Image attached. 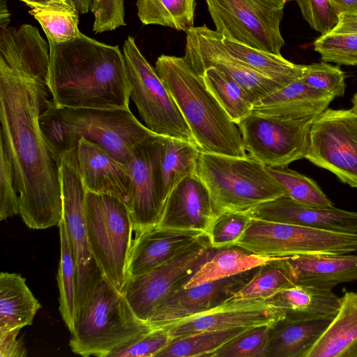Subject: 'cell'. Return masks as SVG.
Returning <instances> with one entry per match:
<instances>
[{"label":"cell","mask_w":357,"mask_h":357,"mask_svg":"<svg viewBox=\"0 0 357 357\" xmlns=\"http://www.w3.org/2000/svg\"><path fill=\"white\" fill-rule=\"evenodd\" d=\"M49 93L41 80L0 63V139L11 163L20 214L35 229L58 225L63 216L59 166L39 124Z\"/></svg>","instance_id":"6da1fadb"},{"label":"cell","mask_w":357,"mask_h":357,"mask_svg":"<svg viewBox=\"0 0 357 357\" xmlns=\"http://www.w3.org/2000/svg\"><path fill=\"white\" fill-rule=\"evenodd\" d=\"M48 40L47 86L54 105L68 109H129L132 91L118 45L82 33L57 43Z\"/></svg>","instance_id":"7a4b0ae2"},{"label":"cell","mask_w":357,"mask_h":357,"mask_svg":"<svg viewBox=\"0 0 357 357\" xmlns=\"http://www.w3.org/2000/svg\"><path fill=\"white\" fill-rule=\"evenodd\" d=\"M39 124L58 165L61 154L77 148L84 138L127 166L136 147L158 135L141 123L130 109L59 108L52 100L41 112Z\"/></svg>","instance_id":"3957f363"},{"label":"cell","mask_w":357,"mask_h":357,"mask_svg":"<svg viewBox=\"0 0 357 357\" xmlns=\"http://www.w3.org/2000/svg\"><path fill=\"white\" fill-rule=\"evenodd\" d=\"M155 70L169 90L202 152L245 157L243 137L207 88L202 75L184 56L160 55Z\"/></svg>","instance_id":"277c9868"},{"label":"cell","mask_w":357,"mask_h":357,"mask_svg":"<svg viewBox=\"0 0 357 357\" xmlns=\"http://www.w3.org/2000/svg\"><path fill=\"white\" fill-rule=\"evenodd\" d=\"M153 329L135 314L123 291L104 275L78 312L69 345L75 354L108 357Z\"/></svg>","instance_id":"5b68a950"},{"label":"cell","mask_w":357,"mask_h":357,"mask_svg":"<svg viewBox=\"0 0 357 357\" xmlns=\"http://www.w3.org/2000/svg\"><path fill=\"white\" fill-rule=\"evenodd\" d=\"M196 174L207 187L218 215L246 213L287 195L267 167L250 155L241 158L201 151Z\"/></svg>","instance_id":"8992f818"},{"label":"cell","mask_w":357,"mask_h":357,"mask_svg":"<svg viewBox=\"0 0 357 357\" xmlns=\"http://www.w3.org/2000/svg\"><path fill=\"white\" fill-rule=\"evenodd\" d=\"M86 233L92 254L103 275L122 291L136 234L129 209L121 199L86 190Z\"/></svg>","instance_id":"52a82bcc"},{"label":"cell","mask_w":357,"mask_h":357,"mask_svg":"<svg viewBox=\"0 0 357 357\" xmlns=\"http://www.w3.org/2000/svg\"><path fill=\"white\" fill-rule=\"evenodd\" d=\"M233 245L268 257L349 254L357 251V234L251 218Z\"/></svg>","instance_id":"ba28073f"},{"label":"cell","mask_w":357,"mask_h":357,"mask_svg":"<svg viewBox=\"0 0 357 357\" xmlns=\"http://www.w3.org/2000/svg\"><path fill=\"white\" fill-rule=\"evenodd\" d=\"M123 54L132 88L130 98L144 126L158 135L195 144L191 130L169 90L131 36L124 42Z\"/></svg>","instance_id":"9c48e42d"},{"label":"cell","mask_w":357,"mask_h":357,"mask_svg":"<svg viewBox=\"0 0 357 357\" xmlns=\"http://www.w3.org/2000/svg\"><path fill=\"white\" fill-rule=\"evenodd\" d=\"M63 216L76 270L77 315L104 276L90 248L85 221L86 189L77 163V148L59 157Z\"/></svg>","instance_id":"30bf717a"},{"label":"cell","mask_w":357,"mask_h":357,"mask_svg":"<svg viewBox=\"0 0 357 357\" xmlns=\"http://www.w3.org/2000/svg\"><path fill=\"white\" fill-rule=\"evenodd\" d=\"M215 31L255 49L281 55L286 0H206Z\"/></svg>","instance_id":"8fae6325"},{"label":"cell","mask_w":357,"mask_h":357,"mask_svg":"<svg viewBox=\"0 0 357 357\" xmlns=\"http://www.w3.org/2000/svg\"><path fill=\"white\" fill-rule=\"evenodd\" d=\"M217 249L208 235L192 244L169 261L136 277L129 278L122 291L135 314L147 321L169 296L184 288L197 271Z\"/></svg>","instance_id":"7c38bea8"},{"label":"cell","mask_w":357,"mask_h":357,"mask_svg":"<svg viewBox=\"0 0 357 357\" xmlns=\"http://www.w3.org/2000/svg\"><path fill=\"white\" fill-rule=\"evenodd\" d=\"M305 158L357 188V112L326 109L313 120Z\"/></svg>","instance_id":"4fadbf2b"},{"label":"cell","mask_w":357,"mask_h":357,"mask_svg":"<svg viewBox=\"0 0 357 357\" xmlns=\"http://www.w3.org/2000/svg\"><path fill=\"white\" fill-rule=\"evenodd\" d=\"M315 117L289 119L252 112L237 126L250 156L267 167H287L305 158Z\"/></svg>","instance_id":"5bb4252c"},{"label":"cell","mask_w":357,"mask_h":357,"mask_svg":"<svg viewBox=\"0 0 357 357\" xmlns=\"http://www.w3.org/2000/svg\"><path fill=\"white\" fill-rule=\"evenodd\" d=\"M206 24L186 32L184 58L198 73L215 68L238 83L254 105L284 85L256 72L225 52Z\"/></svg>","instance_id":"9a60e30c"},{"label":"cell","mask_w":357,"mask_h":357,"mask_svg":"<svg viewBox=\"0 0 357 357\" xmlns=\"http://www.w3.org/2000/svg\"><path fill=\"white\" fill-rule=\"evenodd\" d=\"M285 310L268 298L228 300L218 306L164 326L173 339L200 332L272 326Z\"/></svg>","instance_id":"2e32d148"},{"label":"cell","mask_w":357,"mask_h":357,"mask_svg":"<svg viewBox=\"0 0 357 357\" xmlns=\"http://www.w3.org/2000/svg\"><path fill=\"white\" fill-rule=\"evenodd\" d=\"M260 266L231 277L181 288L165 298L148 322L158 328L214 308L230 300L246 285Z\"/></svg>","instance_id":"e0dca14e"},{"label":"cell","mask_w":357,"mask_h":357,"mask_svg":"<svg viewBox=\"0 0 357 357\" xmlns=\"http://www.w3.org/2000/svg\"><path fill=\"white\" fill-rule=\"evenodd\" d=\"M157 136L137 146L127 165L131 176V190L126 205L136 234L158 225L165 207L158 190L154 173Z\"/></svg>","instance_id":"ac0fdd59"},{"label":"cell","mask_w":357,"mask_h":357,"mask_svg":"<svg viewBox=\"0 0 357 357\" xmlns=\"http://www.w3.org/2000/svg\"><path fill=\"white\" fill-rule=\"evenodd\" d=\"M251 218L319 229L357 234V212L301 204L287 195L263 202L246 212Z\"/></svg>","instance_id":"d6986e66"},{"label":"cell","mask_w":357,"mask_h":357,"mask_svg":"<svg viewBox=\"0 0 357 357\" xmlns=\"http://www.w3.org/2000/svg\"><path fill=\"white\" fill-rule=\"evenodd\" d=\"M217 216L209 191L196 174L185 177L172 189L158 225L200 230L208 235Z\"/></svg>","instance_id":"ffe728a7"},{"label":"cell","mask_w":357,"mask_h":357,"mask_svg":"<svg viewBox=\"0 0 357 357\" xmlns=\"http://www.w3.org/2000/svg\"><path fill=\"white\" fill-rule=\"evenodd\" d=\"M206 235L208 234L200 230L158 225L140 231L135 236L130 253L127 279L169 261Z\"/></svg>","instance_id":"44dd1931"},{"label":"cell","mask_w":357,"mask_h":357,"mask_svg":"<svg viewBox=\"0 0 357 357\" xmlns=\"http://www.w3.org/2000/svg\"><path fill=\"white\" fill-rule=\"evenodd\" d=\"M79 171L87 191L116 197L126 204L131 190L127 166L114 159L99 145L84 138L77 146Z\"/></svg>","instance_id":"7402d4cb"},{"label":"cell","mask_w":357,"mask_h":357,"mask_svg":"<svg viewBox=\"0 0 357 357\" xmlns=\"http://www.w3.org/2000/svg\"><path fill=\"white\" fill-rule=\"evenodd\" d=\"M296 284L332 289L357 280V254H312L287 257Z\"/></svg>","instance_id":"603a6c76"},{"label":"cell","mask_w":357,"mask_h":357,"mask_svg":"<svg viewBox=\"0 0 357 357\" xmlns=\"http://www.w3.org/2000/svg\"><path fill=\"white\" fill-rule=\"evenodd\" d=\"M335 98L310 87L300 77L257 102L252 112L289 119L317 116Z\"/></svg>","instance_id":"cb8c5ba5"},{"label":"cell","mask_w":357,"mask_h":357,"mask_svg":"<svg viewBox=\"0 0 357 357\" xmlns=\"http://www.w3.org/2000/svg\"><path fill=\"white\" fill-rule=\"evenodd\" d=\"M200 152L194 143L167 136L156 137L154 173L165 204L177 183L188 176L196 174Z\"/></svg>","instance_id":"d4e9b609"},{"label":"cell","mask_w":357,"mask_h":357,"mask_svg":"<svg viewBox=\"0 0 357 357\" xmlns=\"http://www.w3.org/2000/svg\"><path fill=\"white\" fill-rule=\"evenodd\" d=\"M304 357H357V292L344 294L337 314Z\"/></svg>","instance_id":"484cf974"},{"label":"cell","mask_w":357,"mask_h":357,"mask_svg":"<svg viewBox=\"0 0 357 357\" xmlns=\"http://www.w3.org/2000/svg\"><path fill=\"white\" fill-rule=\"evenodd\" d=\"M285 310V317L296 320L333 319L337 314L341 298L331 289L297 284L279 291L268 298Z\"/></svg>","instance_id":"4316f807"},{"label":"cell","mask_w":357,"mask_h":357,"mask_svg":"<svg viewBox=\"0 0 357 357\" xmlns=\"http://www.w3.org/2000/svg\"><path fill=\"white\" fill-rule=\"evenodd\" d=\"M331 321L296 320L284 316L271 326L267 357H304Z\"/></svg>","instance_id":"83f0119b"},{"label":"cell","mask_w":357,"mask_h":357,"mask_svg":"<svg viewBox=\"0 0 357 357\" xmlns=\"http://www.w3.org/2000/svg\"><path fill=\"white\" fill-rule=\"evenodd\" d=\"M41 305L20 275L0 274V331L31 325Z\"/></svg>","instance_id":"f1b7e54d"},{"label":"cell","mask_w":357,"mask_h":357,"mask_svg":"<svg viewBox=\"0 0 357 357\" xmlns=\"http://www.w3.org/2000/svg\"><path fill=\"white\" fill-rule=\"evenodd\" d=\"M212 32L225 52L256 72L284 86L301 77L302 65L226 38L215 30Z\"/></svg>","instance_id":"f546056e"},{"label":"cell","mask_w":357,"mask_h":357,"mask_svg":"<svg viewBox=\"0 0 357 357\" xmlns=\"http://www.w3.org/2000/svg\"><path fill=\"white\" fill-rule=\"evenodd\" d=\"M275 258L259 256L236 245L221 248L197 271L184 288L231 277Z\"/></svg>","instance_id":"4dcf8cb0"},{"label":"cell","mask_w":357,"mask_h":357,"mask_svg":"<svg viewBox=\"0 0 357 357\" xmlns=\"http://www.w3.org/2000/svg\"><path fill=\"white\" fill-rule=\"evenodd\" d=\"M137 16L145 25L187 32L194 26L196 0H137Z\"/></svg>","instance_id":"1f68e13d"},{"label":"cell","mask_w":357,"mask_h":357,"mask_svg":"<svg viewBox=\"0 0 357 357\" xmlns=\"http://www.w3.org/2000/svg\"><path fill=\"white\" fill-rule=\"evenodd\" d=\"M287 257H276L261 265L251 280L231 299L269 298L280 291L296 286Z\"/></svg>","instance_id":"d6a6232c"},{"label":"cell","mask_w":357,"mask_h":357,"mask_svg":"<svg viewBox=\"0 0 357 357\" xmlns=\"http://www.w3.org/2000/svg\"><path fill=\"white\" fill-rule=\"evenodd\" d=\"M61 255L57 282L59 291V312L70 331L75 328L77 318L76 270L66 227L61 218L59 225Z\"/></svg>","instance_id":"836d02e7"},{"label":"cell","mask_w":357,"mask_h":357,"mask_svg":"<svg viewBox=\"0 0 357 357\" xmlns=\"http://www.w3.org/2000/svg\"><path fill=\"white\" fill-rule=\"evenodd\" d=\"M202 75L208 90L236 125L252 112L254 102L250 96L225 73L208 68Z\"/></svg>","instance_id":"e575fe53"},{"label":"cell","mask_w":357,"mask_h":357,"mask_svg":"<svg viewBox=\"0 0 357 357\" xmlns=\"http://www.w3.org/2000/svg\"><path fill=\"white\" fill-rule=\"evenodd\" d=\"M251 328V327H250ZM249 328L200 332L173 339L155 357H195L208 356L225 343Z\"/></svg>","instance_id":"d590c367"},{"label":"cell","mask_w":357,"mask_h":357,"mask_svg":"<svg viewBox=\"0 0 357 357\" xmlns=\"http://www.w3.org/2000/svg\"><path fill=\"white\" fill-rule=\"evenodd\" d=\"M267 169L284 187L287 195L295 202L318 208L333 206L318 184L312 178L287 167H267Z\"/></svg>","instance_id":"8d00e7d4"},{"label":"cell","mask_w":357,"mask_h":357,"mask_svg":"<svg viewBox=\"0 0 357 357\" xmlns=\"http://www.w3.org/2000/svg\"><path fill=\"white\" fill-rule=\"evenodd\" d=\"M271 326L261 325L249 328L208 357H267Z\"/></svg>","instance_id":"74e56055"},{"label":"cell","mask_w":357,"mask_h":357,"mask_svg":"<svg viewBox=\"0 0 357 357\" xmlns=\"http://www.w3.org/2000/svg\"><path fill=\"white\" fill-rule=\"evenodd\" d=\"M29 13L40 24L47 40L61 43L79 36V15L39 8H31Z\"/></svg>","instance_id":"f35d334b"},{"label":"cell","mask_w":357,"mask_h":357,"mask_svg":"<svg viewBox=\"0 0 357 357\" xmlns=\"http://www.w3.org/2000/svg\"><path fill=\"white\" fill-rule=\"evenodd\" d=\"M313 45L324 61L357 66V34L328 33L316 38Z\"/></svg>","instance_id":"ab89813d"},{"label":"cell","mask_w":357,"mask_h":357,"mask_svg":"<svg viewBox=\"0 0 357 357\" xmlns=\"http://www.w3.org/2000/svg\"><path fill=\"white\" fill-rule=\"evenodd\" d=\"M345 73L326 61L302 65L301 79L310 87L336 97L345 92Z\"/></svg>","instance_id":"60d3db41"},{"label":"cell","mask_w":357,"mask_h":357,"mask_svg":"<svg viewBox=\"0 0 357 357\" xmlns=\"http://www.w3.org/2000/svg\"><path fill=\"white\" fill-rule=\"evenodd\" d=\"M250 218L246 213L225 212L213 221L208 236L215 249L233 245L247 228Z\"/></svg>","instance_id":"b9f144b4"},{"label":"cell","mask_w":357,"mask_h":357,"mask_svg":"<svg viewBox=\"0 0 357 357\" xmlns=\"http://www.w3.org/2000/svg\"><path fill=\"white\" fill-rule=\"evenodd\" d=\"M20 213L11 163L3 142L0 139V220Z\"/></svg>","instance_id":"7bdbcfd3"},{"label":"cell","mask_w":357,"mask_h":357,"mask_svg":"<svg viewBox=\"0 0 357 357\" xmlns=\"http://www.w3.org/2000/svg\"><path fill=\"white\" fill-rule=\"evenodd\" d=\"M172 337L162 328H154L109 354L108 357H155L165 347Z\"/></svg>","instance_id":"ee69618b"},{"label":"cell","mask_w":357,"mask_h":357,"mask_svg":"<svg viewBox=\"0 0 357 357\" xmlns=\"http://www.w3.org/2000/svg\"><path fill=\"white\" fill-rule=\"evenodd\" d=\"M304 20L312 29L326 35L338 22V15L330 0H295Z\"/></svg>","instance_id":"f6af8a7d"},{"label":"cell","mask_w":357,"mask_h":357,"mask_svg":"<svg viewBox=\"0 0 357 357\" xmlns=\"http://www.w3.org/2000/svg\"><path fill=\"white\" fill-rule=\"evenodd\" d=\"M91 12L96 33L111 31L125 26L124 0H93Z\"/></svg>","instance_id":"bcb514c9"},{"label":"cell","mask_w":357,"mask_h":357,"mask_svg":"<svg viewBox=\"0 0 357 357\" xmlns=\"http://www.w3.org/2000/svg\"><path fill=\"white\" fill-rule=\"evenodd\" d=\"M21 328L0 331V356L24 357L27 354L22 339H17Z\"/></svg>","instance_id":"7dc6e473"},{"label":"cell","mask_w":357,"mask_h":357,"mask_svg":"<svg viewBox=\"0 0 357 357\" xmlns=\"http://www.w3.org/2000/svg\"><path fill=\"white\" fill-rule=\"evenodd\" d=\"M26 3L30 8H39L78 13L71 0H18Z\"/></svg>","instance_id":"c3c4849f"},{"label":"cell","mask_w":357,"mask_h":357,"mask_svg":"<svg viewBox=\"0 0 357 357\" xmlns=\"http://www.w3.org/2000/svg\"><path fill=\"white\" fill-rule=\"evenodd\" d=\"M330 33L335 34H357V13L339 15L337 24Z\"/></svg>","instance_id":"681fc988"},{"label":"cell","mask_w":357,"mask_h":357,"mask_svg":"<svg viewBox=\"0 0 357 357\" xmlns=\"http://www.w3.org/2000/svg\"><path fill=\"white\" fill-rule=\"evenodd\" d=\"M337 15L356 14L357 0H330Z\"/></svg>","instance_id":"f907efd6"},{"label":"cell","mask_w":357,"mask_h":357,"mask_svg":"<svg viewBox=\"0 0 357 357\" xmlns=\"http://www.w3.org/2000/svg\"><path fill=\"white\" fill-rule=\"evenodd\" d=\"M79 14L91 12L93 0H71Z\"/></svg>","instance_id":"816d5d0a"},{"label":"cell","mask_w":357,"mask_h":357,"mask_svg":"<svg viewBox=\"0 0 357 357\" xmlns=\"http://www.w3.org/2000/svg\"><path fill=\"white\" fill-rule=\"evenodd\" d=\"M10 22V13L5 0L0 3V27H8Z\"/></svg>","instance_id":"f5cc1de1"},{"label":"cell","mask_w":357,"mask_h":357,"mask_svg":"<svg viewBox=\"0 0 357 357\" xmlns=\"http://www.w3.org/2000/svg\"><path fill=\"white\" fill-rule=\"evenodd\" d=\"M352 109L357 112V92L354 95L352 100Z\"/></svg>","instance_id":"db71d44e"}]
</instances>
